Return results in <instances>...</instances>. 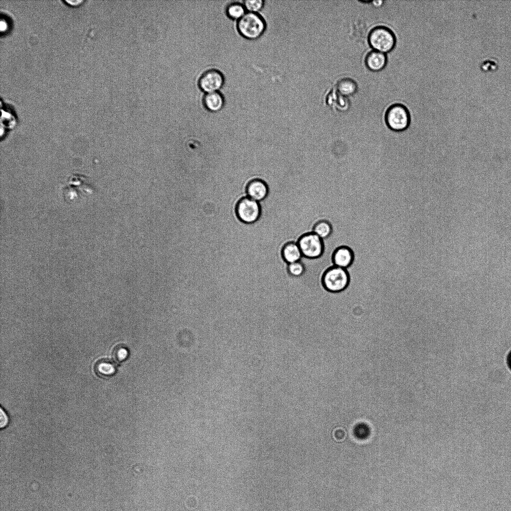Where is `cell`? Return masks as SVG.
Listing matches in <instances>:
<instances>
[{
  "instance_id": "1",
  "label": "cell",
  "mask_w": 511,
  "mask_h": 511,
  "mask_svg": "<svg viewBox=\"0 0 511 511\" xmlns=\"http://www.w3.org/2000/svg\"><path fill=\"white\" fill-rule=\"evenodd\" d=\"M237 29L240 34L249 40H255L262 35L266 23L258 13L247 12L237 21Z\"/></svg>"
},
{
  "instance_id": "23",
  "label": "cell",
  "mask_w": 511,
  "mask_h": 511,
  "mask_svg": "<svg viewBox=\"0 0 511 511\" xmlns=\"http://www.w3.org/2000/svg\"><path fill=\"white\" fill-rule=\"evenodd\" d=\"M65 1L66 2L69 3V4H71L72 5H73V4L75 5L76 4H78V3L82 2L83 1L82 0H65Z\"/></svg>"
},
{
  "instance_id": "13",
  "label": "cell",
  "mask_w": 511,
  "mask_h": 511,
  "mask_svg": "<svg viewBox=\"0 0 511 511\" xmlns=\"http://www.w3.org/2000/svg\"><path fill=\"white\" fill-rule=\"evenodd\" d=\"M281 255L287 264L300 261L303 256L297 243L293 242H288L283 246Z\"/></svg>"
},
{
  "instance_id": "9",
  "label": "cell",
  "mask_w": 511,
  "mask_h": 511,
  "mask_svg": "<svg viewBox=\"0 0 511 511\" xmlns=\"http://www.w3.org/2000/svg\"><path fill=\"white\" fill-rule=\"evenodd\" d=\"M354 258L353 251L350 247L345 246L337 247L332 255L334 266L345 269L353 263Z\"/></svg>"
},
{
  "instance_id": "17",
  "label": "cell",
  "mask_w": 511,
  "mask_h": 511,
  "mask_svg": "<svg viewBox=\"0 0 511 511\" xmlns=\"http://www.w3.org/2000/svg\"><path fill=\"white\" fill-rule=\"evenodd\" d=\"M242 3L235 1L229 3L226 8V13L229 18L232 20H238L247 12Z\"/></svg>"
},
{
  "instance_id": "12",
  "label": "cell",
  "mask_w": 511,
  "mask_h": 511,
  "mask_svg": "<svg viewBox=\"0 0 511 511\" xmlns=\"http://www.w3.org/2000/svg\"><path fill=\"white\" fill-rule=\"evenodd\" d=\"M203 101L205 107L213 112L220 111L225 104L224 97L219 91L206 93L203 96Z\"/></svg>"
},
{
  "instance_id": "11",
  "label": "cell",
  "mask_w": 511,
  "mask_h": 511,
  "mask_svg": "<svg viewBox=\"0 0 511 511\" xmlns=\"http://www.w3.org/2000/svg\"><path fill=\"white\" fill-rule=\"evenodd\" d=\"M387 58L385 53L373 50L369 52L365 57V64L371 71L376 72L383 69L386 66Z\"/></svg>"
},
{
  "instance_id": "15",
  "label": "cell",
  "mask_w": 511,
  "mask_h": 511,
  "mask_svg": "<svg viewBox=\"0 0 511 511\" xmlns=\"http://www.w3.org/2000/svg\"><path fill=\"white\" fill-rule=\"evenodd\" d=\"M94 369L96 373L103 377L112 376L116 370L114 364L107 359H102L97 362Z\"/></svg>"
},
{
  "instance_id": "21",
  "label": "cell",
  "mask_w": 511,
  "mask_h": 511,
  "mask_svg": "<svg viewBox=\"0 0 511 511\" xmlns=\"http://www.w3.org/2000/svg\"><path fill=\"white\" fill-rule=\"evenodd\" d=\"M346 434L345 430L341 427L335 429L333 432V437L337 441H343L346 437Z\"/></svg>"
},
{
  "instance_id": "4",
  "label": "cell",
  "mask_w": 511,
  "mask_h": 511,
  "mask_svg": "<svg viewBox=\"0 0 511 511\" xmlns=\"http://www.w3.org/2000/svg\"><path fill=\"white\" fill-rule=\"evenodd\" d=\"M385 120L389 129L400 132L405 130L410 126L411 115L405 105L397 103L388 108L385 113Z\"/></svg>"
},
{
  "instance_id": "2",
  "label": "cell",
  "mask_w": 511,
  "mask_h": 511,
  "mask_svg": "<svg viewBox=\"0 0 511 511\" xmlns=\"http://www.w3.org/2000/svg\"><path fill=\"white\" fill-rule=\"evenodd\" d=\"M321 282L324 288L329 292H340L349 285L350 277L345 268L332 266L323 273Z\"/></svg>"
},
{
  "instance_id": "6",
  "label": "cell",
  "mask_w": 511,
  "mask_h": 511,
  "mask_svg": "<svg viewBox=\"0 0 511 511\" xmlns=\"http://www.w3.org/2000/svg\"><path fill=\"white\" fill-rule=\"evenodd\" d=\"M297 244L302 256L309 259L320 257L324 251V244L321 239L312 231L303 234L298 239Z\"/></svg>"
},
{
  "instance_id": "14",
  "label": "cell",
  "mask_w": 511,
  "mask_h": 511,
  "mask_svg": "<svg viewBox=\"0 0 511 511\" xmlns=\"http://www.w3.org/2000/svg\"><path fill=\"white\" fill-rule=\"evenodd\" d=\"M311 231L323 240L331 236L333 232V228L329 221L322 219L318 220L313 224Z\"/></svg>"
},
{
  "instance_id": "7",
  "label": "cell",
  "mask_w": 511,
  "mask_h": 511,
  "mask_svg": "<svg viewBox=\"0 0 511 511\" xmlns=\"http://www.w3.org/2000/svg\"><path fill=\"white\" fill-rule=\"evenodd\" d=\"M235 212L238 219L246 224L257 222L261 213L259 203L249 197H244L237 202Z\"/></svg>"
},
{
  "instance_id": "20",
  "label": "cell",
  "mask_w": 511,
  "mask_h": 511,
  "mask_svg": "<svg viewBox=\"0 0 511 511\" xmlns=\"http://www.w3.org/2000/svg\"><path fill=\"white\" fill-rule=\"evenodd\" d=\"M127 355L128 351L127 349L121 345L115 347L112 353L113 359L115 362L118 363L125 360Z\"/></svg>"
},
{
  "instance_id": "3",
  "label": "cell",
  "mask_w": 511,
  "mask_h": 511,
  "mask_svg": "<svg viewBox=\"0 0 511 511\" xmlns=\"http://www.w3.org/2000/svg\"><path fill=\"white\" fill-rule=\"evenodd\" d=\"M368 42L374 50L384 53L390 52L395 47L396 37L392 31L384 26L374 27L368 34Z\"/></svg>"
},
{
  "instance_id": "22",
  "label": "cell",
  "mask_w": 511,
  "mask_h": 511,
  "mask_svg": "<svg viewBox=\"0 0 511 511\" xmlns=\"http://www.w3.org/2000/svg\"><path fill=\"white\" fill-rule=\"evenodd\" d=\"M9 419L5 411L2 408L0 411V427L1 429L5 428L9 424Z\"/></svg>"
},
{
  "instance_id": "8",
  "label": "cell",
  "mask_w": 511,
  "mask_h": 511,
  "mask_svg": "<svg viewBox=\"0 0 511 511\" xmlns=\"http://www.w3.org/2000/svg\"><path fill=\"white\" fill-rule=\"evenodd\" d=\"M224 75L219 70L211 68L205 71L200 76L199 85L207 92L219 91L224 85Z\"/></svg>"
},
{
  "instance_id": "19",
  "label": "cell",
  "mask_w": 511,
  "mask_h": 511,
  "mask_svg": "<svg viewBox=\"0 0 511 511\" xmlns=\"http://www.w3.org/2000/svg\"><path fill=\"white\" fill-rule=\"evenodd\" d=\"M264 2L263 0H246L243 3L248 12L258 13L263 8Z\"/></svg>"
},
{
  "instance_id": "24",
  "label": "cell",
  "mask_w": 511,
  "mask_h": 511,
  "mask_svg": "<svg viewBox=\"0 0 511 511\" xmlns=\"http://www.w3.org/2000/svg\"><path fill=\"white\" fill-rule=\"evenodd\" d=\"M383 2V1H382V0H376V1L375 0V1H373V4L375 6H380L382 4V3Z\"/></svg>"
},
{
  "instance_id": "10",
  "label": "cell",
  "mask_w": 511,
  "mask_h": 511,
  "mask_svg": "<svg viewBox=\"0 0 511 511\" xmlns=\"http://www.w3.org/2000/svg\"><path fill=\"white\" fill-rule=\"evenodd\" d=\"M246 193L248 197L257 202L264 200L268 193V188L266 183L260 179H254L251 180L246 187Z\"/></svg>"
},
{
  "instance_id": "18",
  "label": "cell",
  "mask_w": 511,
  "mask_h": 511,
  "mask_svg": "<svg viewBox=\"0 0 511 511\" xmlns=\"http://www.w3.org/2000/svg\"><path fill=\"white\" fill-rule=\"evenodd\" d=\"M305 270V265L300 260L288 264L287 271L292 276L300 277L304 273Z\"/></svg>"
},
{
  "instance_id": "5",
  "label": "cell",
  "mask_w": 511,
  "mask_h": 511,
  "mask_svg": "<svg viewBox=\"0 0 511 511\" xmlns=\"http://www.w3.org/2000/svg\"><path fill=\"white\" fill-rule=\"evenodd\" d=\"M85 176L74 174L70 176L64 187L63 195L65 200L72 202L92 193L93 188Z\"/></svg>"
},
{
  "instance_id": "16",
  "label": "cell",
  "mask_w": 511,
  "mask_h": 511,
  "mask_svg": "<svg viewBox=\"0 0 511 511\" xmlns=\"http://www.w3.org/2000/svg\"><path fill=\"white\" fill-rule=\"evenodd\" d=\"M338 92L344 96L353 95L357 89L356 83L353 80L345 78L340 80L337 83Z\"/></svg>"
},
{
  "instance_id": "25",
  "label": "cell",
  "mask_w": 511,
  "mask_h": 511,
  "mask_svg": "<svg viewBox=\"0 0 511 511\" xmlns=\"http://www.w3.org/2000/svg\"><path fill=\"white\" fill-rule=\"evenodd\" d=\"M508 361L509 365L510 368L511 369V352L510 353V354H509V355L508 356Z\"/></svg>"
}]
</instances>
